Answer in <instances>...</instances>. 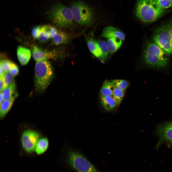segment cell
Here are the masks:
<instances>
[{
	"label": "cell",
	"mask_w": 172,
	"mask_h": 172,
	"mask_svg": "<svg viewBox=\"0 0 172 172\" xmlns=\"http://www.w3.org/2000/svg\"><path fill=\"white\" fill-rule=\"evenodd\" d=\"M169 55L153 41L145 43L142 55L144 64L149 66L160 68L167 67Z\"/></svg>",
	"instance_id": "cell-1"
},
{
	"label": "cell",
	"mask_w": 172,
	"mask_h": 172,
	"mask_svg": "<svg viewBox=\"0 0 172 172\" xmlns=\"http://www.w3.org/2000/svg\"><path fill=\"white\" fill-rule=\"evenodd\" d=\"M134 12L140 21L148 24L155 22L167 11L159 8L154 0H137Z\"/></svg>",
	"instance_id": "cell-2"
},
{
	"label": "cell",
	"mask_w": 172,
	"mask_h": 172,
	"mask_svg": "<svg viewBox=\"0 0 172 172\" xmlns=\"http://www.w3.org/2000/svg\"><path fill=\"white\" fill-rule=\"evenodd\" d=\"M34 73L35 89L39 92H43L53 78L54 71L52 66L47 60L36 62Z\"/></svg>",
	"instance_id": "cell-3"
},
{
	"label": "cell",
	"mask_w": 172,
	"mask_h": 172,
	"mask_svg": "<svg viewBox=\"0 0 172 172\" xmlns=\"http://www.w3.org/2000/svg\"><path fill=\"white\" fill-rule=\"evenodd\" d=\"M152 38L169 56L172 55V18L155 29Z\"/></svg>",
	"instance_id": "cell-4"
},
{
	"label": "cell",
	"mask_w": 172,
	"mask_h": 172,
	"mask_svg": "<svg viewBox=\"0 0 172 172\" xmlns=\"http://www.w3.org/2000/svg\"><path fill=\"white\" fill-rule=\"evenodd\" d=\"M70 9L74 20L80 25H89L92 23L93 12L85 3L80 1L75 2Z\"/></svg>",
	"instance_id": "cell-5"
},
{
	"label": "cell",
	"mask_w": 172,
	"mask_h": 172,
	"mask_svg": "<svg viewBox=\"0 0 172 172\" xmlns=\"http://www.w3.org/2000/svg\"><path fill=\"white\" fill-rule=\"evenodd\" d=\"M50 15L54 24L59 27H69L73 23L70 9L61 4H57L52 8Z\"/></svg>",
	"instance_id": "cell-6"
},
{
	"label": "cell",
	"mask_w": 172,
	"mask_h": 172,
	"mask_svg": "<svg viewBox=\"0 0 172 172\" xmlns=\"http://www.w3.org/2000/svg\"><path fill=\"white\" fill-rule=\"evenodd\" d=\"M67 162L70 166L77 172H100L85 157L77 152H69Z\"/></svg>",
	"instance_id": "cell-7"
},
{
	"label": "cell",
	"mask_w": 172,
	"mask_h": 172,
	"mask_svg": "<svg viewBox=\"0 0 172 172\" xmlns=\"http://www.w3.org/2000/svg\"><path fill=\"white\" fill-rule=\"evenodd\" d=\"M41 137L40 133L34 130L28 129L23 131L21 134V141L24 150L28 154L34 152L37 143Z\"/></svg>",
	"instance_id": "cell-8"
},
{
	"label": "cell",
	"mask_w": 172,
	"mask_h": 172,
	"mask_svg": "<svg viewBox=\"0 0 172 172\" xmlns=\"http://www.w3.org/2000/svg\"><path fill=\"white\" fill-rule=\"evenodd\" d=\"M156 132L159 138L156 148L163 143H166L168 147L172 145V121L158 125Z\"/></svg>",
	"instance_id": "cell-9"
},
{
	"label": "cell",
	"mask_w": 172,
	"mask_h": 172,
	"mask_svg": "<svg viewBox=\"0 0 172 172\" xmlns=\"http://www.w3.org/2000/svg\"><path fill=\"white\" fill-rule=\"evenodd\" d=\"M32 56L34 60L37 62L49 59H55L57 54L54 51L45 50L34 45L32 48Z\"/></svg>",
	"instance_id": "cell-10"
},
{
	"label": "cell",
	"mask_w": 172,
	"mask_h": 172,
	"mask_svg": "<svg viewBox=\"0 0 172 172\" xmlns=\"http://www.w3.org/2000/svg\"><path fill=\"white\" fill-rule=\"evenodd\" d=\"M101 36L103 38H108L115 37L122 41L125 38V35L122 31L115 27L109 26L105 28L102 32Z\"/></svg>",
	"instance_id": "cell-11"
},
{
	"label": "cell",
	"mask_w": 172,
	"mask_h": 172,
	"mask_svg": "<svg viewBox=\"0 0 172 172\" xmlns=\"http://www.w3.org/2000/svg\"><path fill=\"white\" fill-rule=\"evenodd\" d=\"M16 92L13 96L8 100H3L0 104V118L3 119L5 117L11 108L14 102L17 97Z\"/></svg>",
	"instance_id": "cell-12"
},
{
	"label": "cell",
	"mask_w": 172,
	"mask_h": 172,
	"mask_svg": "<svg viewBox=\"0 0 172 172\" xmlns=\"http://www.w3.org/2000/svg\"><path fill=\"white\" fill-rule=\"evenodd\" d=\"M17 54L18 60L22 65L26 64L31 57V53L30 50L21 46H19L17 47Z\"/></svg>",
	"instance_id": "cell-13"
},
{
	"label": "cell",
	"mask_w": 172,
	"mask_h": 172,
	"mask_svg": "<svg viewBox=\"0 0 172 172\" xmlns=\"http://www.w3.org/2000/svg\"><path fill=\"white\" fill-rule=\"evenodd\" d=\"M88 48L91 52L96 57L104 59L103 54L97 42L92 38L87 39Z\"/></svg>",
	"instance_id": "cell-14"
},
{
	"label": "cell",
	"mask_w": 172,
	"mask_h": 172,
	"mask_svg": "<svg viewBox=\"0 0 172 172\" xmlns=\"http://www.w3.org/2000/svg\"><path fill=\"white\" fill-rule=\"evenodd\" d=\"M52 38L53 44L58 45L67 43L69 40V37L66 33L57 30Z\"/></svg>",
	"instance_id": "cell-15"
},
{
	"label": "cell",
	"mask_w": 172,
	"mask_h": 172,
	"mask_svg": "<svg viewBox=\"0 0 172 172\" xmlns=\"http://www.w3.org/2000/svg\"><path fill=\"white\" fill-rule=\"evenodd\" d=\"M100 99L102 107L107 111H113L117 105L112 96H100Z\"/></svg>",
	"instance_id": "cell-16"
},
{
	"label": "cell",
	"mask_w": 172,
	"mask_h": 172,
	"mask_svg": "<svg viewBox=\"0 0 172 172\" xmlns=\"http://www.w3.org/2000/svg\"><path fill=\"white\" fill-rule=\"evenodd\" d=\"M122 41L121 40L115 37L108 38L107 43L109 53L112 54L117 51L122 45Z\"/></svg>",
	"instance_id": "cell-17"
},
{
	"label": "cell",
	"mask_w": 172,
	"mask_h": 172,
	"mask_svg": "<svg viewBox=\"0 0 172 172\" xmlns=\"http://www.w3.org/2000/svg\"><path fill=\"white\" fill-rule=\"evenodd\" d=\"M48 146V139L45 137H41L37 143L35 151L37 155H41L47 150Z\"/></svg>",
	"instance_id": "cell-18"
},
{
	"label": "cell",
	"mask_w": 172,
	"mask_h": 172,
	"mask_svg": "<svg viewBox=\"0 0 172 172\" xmlns=\"http://www.w3.org/2000/svg\"><path fill=\"white\" fill-rule=\"evenodd\" d=\"M114 87L111 81L106 80L100 90V96H112Z\"/></svg>",
	"instance_id": "cell-19"
},
{
	"label": "cell",
	"mask_w": 172,
	"mask_h": 172,
	"mask_svg": "<svg viewBox=\"0 0 172 172\" xmlns=\"http://www.w3.org/2000/svg\"><path fill=\"white\" fill-rule=\"evenodd\" d=\"M16 90L15 82L13 81L10 85L1 91L3 94V100H8L11 98L16 92Z\"/></svg>",
	"instance_id": "cell-20"
},
{
	"label": "cell",
	"mask_w": 172,
	"mask_h": 172,
	"mask_svg": "<svg viewBox=\"0 0 172 172\" xmlns=\"http://www.w3.org/2000/svg\"><path fill=\"white\" fill-rule=\"evenodd\" d=\"M124 94V91L116 87H114L112 96L115 100L117 105H119L121 103Z\"/></svg>",
	"instance_id": "cell-21"
},
{
	"label": "cell",
	"mask_w": 172,
	"mask_h": 172,
	"mask_svg": "<svg viewBox=\"0 0 172 172\" xmlns=\"http://www.w3.org/2000/svg\"><path fill=\"white\" fill-rule=\"evenodd\" d=\"M114 87H116L124 91L128 87L129 83L126 80L116 79L111 81Z\"/></svg>",
	"instance_id": "cell-22"
},
{
	"label": "cell",
	"mask_w": 172,
	"mask_h": 172,
	"mask_svg": "<svg viewBox=\"0 0 172 172\" xmlns=\"http://www.w3.org/2000/svg\"><path fill=\"white\" fill-rule=\"evenodd\" d=\"M51 37L45 29L44 26L41 27L37 38L40 42H44L47 41Z\"/></svg>",
	"instance_id": "cell-23"
},
{
	"label": "cell",
	"mask_w": 172,
	"mask_h": 172,
	"mask_svg": "<svg viewBox=\"0 0 172 172\" xmlns=\"http://www.w3.org/2000/svg\"><path fill=\"white\" fill-rule=\"evenodd\" d=\"M157 5L161 9L166 10L172 6V0H154Z\"/></svg>",
	"instance_id": "cell-24"
},
{
	"label": "cell",
	"mask_w": 172,
	"mask_h": 172,
	"mask_svg": "<svg viewBox=\"0 0 172 172\" xmlns=\"http://www.w3.org/2000/svg\"><path fill=\"white\" fill-rule=\"evenodd\" d=\"M97 42L103 54L104 59H107L109 53L107 43L102 40H99Z\"/></svg>",
	"instance_id": "cell-25"
},
{
	"label": "cell",
	"mask_w": 172,
	"mask_h": 172,
	"mask_svg": "<svg viewBox=\"0 0 172 172\" xmlns=\"http://www.w3.org/2000/svg\"><path fill=\"white\" fill-rule=\"evenodd\" d=\"M14 77L9 72L5 73L4 78L3 85L1 91L12 83L13 81Z\"/></svg>",
	"instance_id": "cell-26"
},
{
	"label": "cell",
	"mask_w": 172,
	"mask_h": 172,
	"mask_svg": "<svg viewBox=\"0 0 172 172\" xmlns=\"http://www.w3.org/2000/svg\"><path fill=\"white\" fill-rule=\"evenodd\" d=\"M2 64L4 71L5 73L9 72L12 62L9 60L4 59L0 60Z\"/></svg>",
	"instance_id": "cell-27"
},
{
	"label": "cell",
	"mask_w": 172,
	"mask_h": 172,
	"mask_svg": "<svg viewBox=\"0 0 172 172\" xmlns=\"http://www.w3.org/2000/svg\"><path fill=\"white\" fill-rule=\"evenodd\" d=\"M19 72V69L17 66L12 62L9 72L14 77L18 74Z\"/></svg>",
	"instance_id": "cell-28"
},
{
	"label": "cell",
	"mask_w": 172,
	"mask_h": 172,
	"mask_svg": "<svg viewBox=\"0 0 172 172\" xmlns=\"http://www.w3.org/2000/svg\"><path fill=\"white\" fill-rule=\"evenodd\" d=\"M41 26H37L34 27L31 31V35L34 39H37L40 31Z\"/></svg>",
	"instance_id": "cell-29"
},
{
	"label": "cell",
	"mask_w": 172,
	"mask_h": 172,
	"mask_svg": "<svg viewBox=\"0 0 172 172\" xmlns=\"http://www.w3.org/2000/svg\"><path fill=\"white\" fill-rule=\"evenodd\" d=\"M5 75L0 77V90L2 91L4 84V79Z\"/></svg>",
	"instance_id": "cell-30"
},
{
	"label": "cell",
	"mask_w": 172,
	"mask_h": 172,
	"mask_svg": "<svg viewBox=\"0 0 172 172\" xmlns=\"http://www.w3.org/2000/svg\"><path fill=\"white\" fill-rule=\"evenodd\" d=\"M3 100V97L2 92L0 91V104Z\"/></svg>",
	"instance_id": "cell-31"
}]
</instances>
